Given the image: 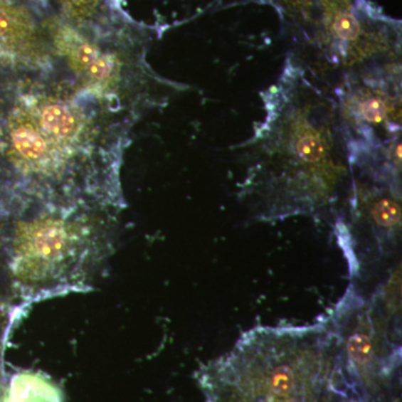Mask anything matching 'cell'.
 I'll list each match as a JSON object with an SVG mask.
<instances>
[{"mask_svg": "<svg viewBox=\"0 0 402 402\" xmlns=\"http://www.w3.org/2000/svg\"><path fill=\"white\" fill-rule=\"evenodd\" d=\"M284 1H287V3H290V1H297V0H284Z\"/></svg>", "mask_w": 402, "mask_h": 402, "instance_id": "7", "label": "cell"}, {"mask_svg": "<svg viewBox=\"0 0 402 402\" xmlns=\"http://www.w3.org/2000/svg\"><path fill=\"white\" fill-rule=\"evenodd\" d=\"M0 402H64V395L47 376L23 371L11 376Z\"/></svg>", "mask_w": 402, "mask_h": 402, "instance_id": "4", "label": "cell"}, {"mask_svg": "<svg viewBox=\"0 0 402 402\" xmlns=\"http://www.w3.org/2000/svg\"><path fill=\"white\" fill-rule=\"evenodd\" d=\"M117 211L41 209L13 217L1 229L4 285L16 303L91 290L115 252Z\"/></svg>", "mask_w": 402, "mask_h": 402, "instance_id": "2", "label": "cell"}, {"mask_svg": "<svg viewBox=\"0 0 402 402\" xmlns=\"http://www.w3.org/2000/svg\"><path fill=\"white\" fill-rule=\"evenodd\" d=\"M0 291L6 292L5 285H4L3 241H1V231H0Z\"/></svg>", "mask_w": 402, "mask_h": 402, "instance_id": "5", "label": "cell"}, {"mask_svg": "<svg viewBox=\"0 0 402 402\" xmlns=\"http://www.w3.org/2000/svg\"><path fill=\"white\" fill-rule=\"evenodd\" d=\"M334 95L351 166L401 159V66L344 76Z\"/></svg>", "mask_w": 402, "mask_h": 402, "instance_id": "3", "label": "cell"}, {"mask_svg": "<svg viewBox=\"0 0 402 402\" xmlns=\"http://www.w3.org/2000/svg\"><path fill=\"white\" fill-rule=\"evenodd\" d=\"M286 402H307L304 400L303 397H294L292 399L287 400Z\"/></svg>", "mask_w": 402, "mask_h": 402, "instance_id": "6", "label": "cell"}, {"mask_svg": "<svg viewBox=\"0 0 402 402\" xmlns=\"http://www.w3.org/2000/svg\"><path fill=\"white\" fill-rule=\"evenodd\" d=\"M260 96L264 119L238 147L246 171L241 203L255 221L307 216L337 221L352 169L334 97L293 55Z\"/></svg>", "mask_w": 402, "mask_h": 402, "instance_id": "1", "label": "cell"}]
</instances>
